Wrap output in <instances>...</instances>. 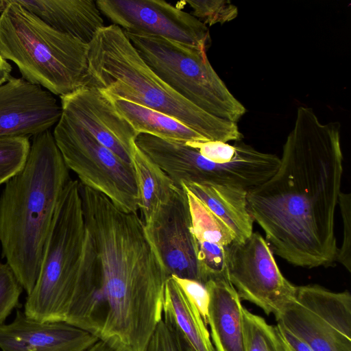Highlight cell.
<instances>
[{"label":"cell","mask_w":351,"mask_h":351,"mask_svg":"<svg viewBox=\"0 0 351 351\" xmlns=\"http://www.w3.org/2000/svg\"><path fill=\"white\" fill-rule=\"evenodd\" d=\"M232 232L234 243L243 242L253 232L254 219L247 202V191L226 185L182 182Z\"/></svg>","instance_id":"cell-19"},{"label":"cell","mask_w":351,"mask_h":351,"mask_svg":"<svg viewBox=\"0 0 351 351\" xmlns=\"http://www.w3.org/2000/svg\"><path fill=\"white\" fill-rule=\"evenodd\" d=\"M101 13L123 31L162 37L206 51L208 27L163 0H97Z\"/></svg>","instance_id":"cell-12"},{"label":"cell","mask_w":351,"mask_h":351,"mask_svg":"<svg viewBox=\"0 0 351 351\" xmlns=\"http://www.w3.org/2000/svg\"><path fill=\"white\" fill-rule=\"evenodd\" d=\"M228 278L241 300L276 317L295 297L297 286L281 273L267 241L257 232L228 247Z\"/></svg>","instance_id":"cell-10"},{"label":"cell","mask_w":351,"mask_h":351,"mask_svg":"<svg viewBox=\"0 0 351 351\" xmlns=\"http://www.w3.org/2000/svg\"><path fill=\"white\" fill-rule=\"evenodd\" d=\"M62 34L88 45L104 25L94 0H16Z\"/></svg>","instance_id":"cell-18"},{"label":"cell","mask_w":351,"mask_h":351,"mask_svg":"<svg viewBox=\"0 0 351 351\" xmlns=\"http://www.w3.org/2000/svg\"><path fill=\"white\" fill-rule=\"evenodd\" d=\"M124 33L151 69L193 104L234 123L246 112L213 68L206 51L159 36Z\"/></svg>","instance_id":"cell-7"},{"label":"cell","mask_w":351,"mask_h":351,"mask_svg":"<svg viewBox=\"0 0 351 351\" xmlns=\"http://www.w3.org/2000/svg\"><path fill=\"white\" fill-rule=\"evenodd\" d=\"M145 351H193L178 330L163 317Z\"/></svg>","instance_id":"cell-28"},{"label":"cell","mask_w":351,"mask_h":351,"mask_svg":"<svg viewBox=\"0 0 351 351\" xmlns=\"http://www.w3.org/2000/svg\"><path fill=\"white\" fill-rule=\"evenodd\" d=\"M69 169L49 130L33 136L23 169L0 197L2 258L29 294L38 278L45 242Z\"/></svg>","instance_id":"cell-4"},{"label":"cell","mask_w":351,"mask_h":351,"mask_svg":"<svg viewBox=\"0 0 351 351\" xmlns=\"http://www.w3.org/2000/svg\"><path fill=\"white\" fill-rule=\"evenodd\" d=\"M30 145L29 137L0 138V185L5 184L23 169Z\"/></svg>","instance_id":"cell-25"},{"label":"cell","mask_w":351,"mask_h":351,"mask_svg":"<svg viewBox=\"0 0 351 351\" xmlns=\"http://www.w3.org/2000/svg\"><path fill=\"white\" fill-rule=\"evenodd\" d=\"M276 328L284 351H313L306 343L282 325L277 323Z\"/></svg>","instance_id":"cell-31"},{"label":"cell","mask_w":351,"mask_h":351,"mask_svg":"<svg viewBox=\"0 0 351 351\" xmlns=\"http://www.w3.org/2000/svg\"><path fill=\"white\" fill-rule=\"evenodd\" d=\"M8 0H0V13L5 9Z\"/></svg>","instance_id":"cell-34"},{"label":"cell","mask_w":351,"mask_h":351,"mask_svg":"<svg viewBox=\"0 0 351 351\" xmlns=\"http://www.w3.org/2000/svg\"><path fill=\"white\" fill-rule=\"evenodd\" d=\"M108 97L117 112L128 121L138 134H147L182 142L209 140L164 113L122 98Z\"/></svg>","instance_id":"cell-21"},{"label":"cell","mask_w":351,"mask_h":351,"mask_svg":"<svg viewBox=\"0 0 351 351\" xmlns=\"http://www.w3.org/2000/svg\"><path fill=\"white\" fill-rule=\"evenodd\" d=\"M144 227L169 276L196 280L204 285L189 199L182 185H173L167 202Z\"/></svg>","instance_id":"cell-13"},{"label":"cell","mask_w":351,"mask_h":351,"mask_svg":"<svg viewBox=\"0 0 351 351\" xmlns=\"http://www.w3.org/2000/svg\"><path fill=\"white\" fill-rule=\"evenodd\" d=\"M99 258L86 226L80 183L70 179L60 197L35 285L24 313L38 322L78 327L95 311L100 293Z\"/></svg>","instance_id":"cell-3"},{"label":"cell","mask_w":351,"mask_h":351,"mask_svg":"<svg viewBox=\"0 0 351 351\" xmlns=\"http://www.w3.org/2000/svg\"><path fill=\"white\" fill-rule=\"evenodd\" d=\"M350 194L340 192L338 204L340 206L343 221V241L338 248L336 261L340 263L350 272L351 246V199Z\"/></svg>","instance_id":"cell-29"},{"label":"cell","mask_w":351,"mask_h":351,"mask_svg":"<svg viewBox=\"0 0 351 351\" xmlns=\"http://www.w3.org/2000/svg\"><path fill=\"white\" fill-rule=\"evenodd\" d=\"M60 99L62 114L79 123L124 162L132 164L138 134L117 112L108 96L83 86Z\"/></svg>","instance_id":"cell-14"},{"label":"cell","mask_w":351,"mask_h":351,"mask_svg":"<svg viewBox=\"0 0 351 351\" xmlns=\"http://www.w3.org/2000/svg\"><path fill=\"white\" fill-rule=\"evenodd\" d=\"M342 174L340 124L323 123L312 108H298L277 171L247 193L249 211L276 255L307 268L336 261Z\"/></svg>","instance_id":"cell-1"},{"label":"cell","mask_w":351,"mask_h":351,"mask_svg":"<svg viewBox=\"0 0 351 351\" xmlns=\"http://www.w3.org/2000/svg\"><path fill=\"white\" fill-rule=\"evenodd\" d=\"M12 70L10 64L0 55V86L6 83L12 77Z\"/></svg>","instance_id":"cell-32"},{"label":"cell","mask_w":351,"mask_h":351,"mask_svg":"<svg viewBox=\"0 0 351 351\" xmlns=\"http://www.w3.org/2000/svg\"><path fill=\"white\" fill-rule=\"evenodd\" d=\"M243 324L245 351H284L276 326L244 307Z\"/></svg>","instance_id":"cell-24"},{"label":"cell","mask_w":351,"mask_h":351,"mask_svg":"<svg viewBox=\"0 0 351 351\" xmlns=\"http://www.w3.org/2000/svg\"><path fill=\"white\" fill-rule=\"evenodd\" d=\"M209 302L207 324L215 351H245L241 300L229 280L211 279L206 284Z\"/></svg>","instance_id":"cell-17"},{"label":"cell","mask_w":351,"mask_h":351,"mask_svg":"<svg viewBox=\"0 0 351 351\" xmlns=\"http://www.w3.org/2000/svg\"><path fill=\"white\" fill-rule=\"evenodd\" d=\"M132 164L138 191V210L144 225L151 221L169 199L175 184L168 175L135 145Z\"/></svg>","instance_id":"cell-22"},{"label":"cell","mask_w":351,"mask_h":351,"mask_svg":"<svg viewBox=\"0 0 351 351\" xmlns=\"http://www.w3.org/2000/svg\"><path fill=\"white\" fill-rule=\"evenodd\" d=\"M276 317L277 323L313 351H351V295L318 285L297 286L294 298Z\"/></svg>","instance_id":"cell-9"},{"label":"cell","mask_w":351,"mask_h":351,"mask_svg":"<svg viewBox=\"0 0 351 351\" xmlns=\"http://www.w3.org/2000/svg\"><path fill=\"white\" fill-rule=\"evenodd\" d=\"M53 95L23 78L0 86V138L35 136L49 130L61 116Z\"/></svg>","instance_id":"cell-15"},{"label":"cell","mask_w":351,"mask_h":351,"mask_svg":"<svg viewBox=\"0 0 351 351\" xmlns=\"http://www.w3.org/2000/svg\"><path fill=\"white\" fill-rule=\"evenodd\" d=\"M53 136L65 165L80 184L104 194L122 210L138 213V191L132 164L62 113Z\"/></svg>","instance_id":"cell-8"},{"label":"cell","mask_w":351,"mask_h":351,"mask_svg":"<svg viewBox=\"0 0 351 351\" xmlns=\"http://www.w3.org/2000/svg\"><path fill=\"white\" fill-rule=\"evenodd\" d=\"M88 45L56 30L8 0L0 13V55L12 61L22 78L60 97L84 86Z\"/></svg>","instance_id":"cell-6"},{"label":"cell","mask_w":351,"mask_h":351,"mask_svg":"<svg viewBox=\"0 0 351 351\" xmlns=\"http://www.w3.org/2000/svg\"><path fill=\"white\" fill-rule=\"evenodd\" d=\"M86 351H116L104 341L99 340Z\"/></svg>","instance_id":"cell-33"},{"label":"cell","mask_w":351,"mask_h":351,"mask_svg":"<svg viewBox=\"0 0 351 351\" xmlns=\"http://www.w3.org/2000/svg\"><path fill=\"white\" fill-rule=\"evenodd\" d=\"M99 341L92 333L64 322H38L17 311L0 325L1 351H86Z\"/></svg>","instance_id":"cell-16"},{"label":"cell","mask_w":351,"mask_h":351,"mask_svg":"<svg viewBox=\"0 0 351 351\" xmlns=\"http://www.w3.org/2000/svg\"><path fill=\"white\" fill-rule=\"evenodd\" d=\"M179 285L187 297L196 306L204 322L207 325V312L209 295L205 286L202 283L189 279L171 276Z\"/></svg>","instance_id":"cell-30"},{"label":"cell","mask_w":351,"mask_h":351,"mask_svg":"<svg viewBox=\"0 0 351 351\" xmlns=\"http://www.w3.org/2000/svg\"><path fill=\"white\" fill-rule=\"evenodd\" d=\"M23 290L10 266L0 263V325L18 307Z\"/></svg>","instance_id":"cell-27"},{"label":"cell","mask_w":351,"mask_h":351,"mask_svg":"<svg viewBox=\"0 0 351 351\" xmlns=\"http://www.w3.org/2000/svg\"><path fill=\"white\" fill-rule=\"evenodd\" d=\"M162 317L178 330L193 351H215L197 308L171 276L165 284Z\"/></svg>","instance_id":"cell-20"},{"label":"cell","mask_w":351,"mask_h":351,"mask_svg":"<svg viewBox=\"0 0 351 351\" xmlns=\"http://www.w3.org/2000/svg\"><path fill=\"white\" fill-rule=\"evenodd\" d=\"M192 15L204 25L223 24L236 19L238 8L228 0H188Z\"/></svg>","instance_id":"cell-26"},{"label":"cell","mask_w":351,"mask_h":351,"mask_svg":"<svg viewBox=\"0 0 351 351\" xmlns=\"http://www.w3.org/2000/svg\"><path fill=\"white\" fill-rule=\"evenodd\" d=\"M83 213L99 261L97 337L116 351H145L162 318L170 277L138 213L80 184Z\"/></svg>","instance_id":"cell-2"},{"label":"cell","mask_w":351,"mask_h":351,"mask_svg":"<svg viewBox=\"0 0 351 351\" xmlns=\"http://www.w3.org/2000/svg\"><path fill=\"white\" fill-rule=\"evenodd\" d=\"M185 190L189 199L192 229L195 241L217 243L226 247L234 243V236L230 229L198 197L186 189Z\"/></svg>","instance_id":"cell-23"},{"label":"cell","mask_w":351,"mask_h":351,"mask_svg":"<svg viewBox=\"0 0 351 351\" xmlns=\"http://www.w3.org/2000/svg\"><path fill=\"white\" fill-rule=\"evenodd\" d=\"M84 86L169 115L209 140L243 138L237 123L207 113L161 80L117 25L104 26L88 44Z\"/></svg>","instance_id":"cell-5"},{"label":"cell","mask_w":351,"mask_h":351,"mask_svg":"<svg viewBox=\"0 0 351 351\" xmlns=\"http://www.w3.org/2000/svg\"><path fill=\"white\" fill-rule=\"evenodd\" d=\"M279 165L278 156L253 147L234 160L219 164L207 160L186 143H179L169 151L165 169L176 184H215L249 192L269 180Z\"/></svg>","instance_id":"cell-11"}]
</instances>
